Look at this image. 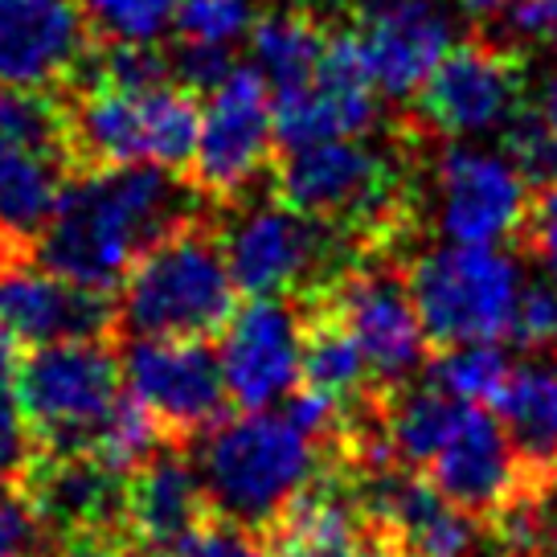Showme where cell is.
<instances>
[{"label": "cell", "instance_id": "obj_3", "mask_svg": "<svg viewBox=\"0 0 557 557\" xmlns=\"http://www.w3.org/2000/svg\"><path fill=\"white\" fill-rule=\"evenodd\" d=\"M238 308L222 234L206 222H181L152 243L120 283L115 324L136 336H197L209 341Z\"/></svg>", "mask_w": 557, "mask_h": 557}, {"label": "cell", "instance_id": "obj_19", "mask_svg": "<svg viewBox=\"0 0 557 557\" xmlns=\"http://www.w3.org/2000/svg\"><path fill=\"white\" fill-rule=\"evenodd\" d=\"M53 541L78 533H123L127 471L87 451H34L13 484Z\"/></svg>", "mask_w": 557, "mask_h": 557}, {"label": "cell", "instance_id": "obj_8", "mask_svg": "<svg viewBox=\"0 0 557 557\" xmlns=\"http://www.w3.org/2000/svg\"><path fill=\"white\" fill-rule=\"evenodd\" d=\"M406 287L426 341L447 348L468 341H505L524 283L505 246L443 243L418 255Z\"/></svg>", "mask_w": 557, "mask_h": 557}, {"label": "cell", "instance_id": "obj_25", "mask_svg": "<svg viewBox=\"0 0 557 557\" xmlns=\"http://www.w3.org/2000/svg\"><path fill=\"white\" fill-rule=\"evenodd\" d=\"M66 164V157L0 136V226L13 230L29 250L62 197Z\"/></svg>", "mask_w": 557, "mask_h": 557}, {"label": "cell", "instance_id": "obj_39", "mask_svg": "<svg viewBox=\"0 0 557 557\" xmlns=\"http://www.w3.org/2000/svg\"><path fill=\"white\" fill-rule=\"evenodd\" d=\"M500 13L517 41H557V0H508Z\"/></svg>", "mask_w": 557, "mask_h": 557}, {"label": "cell", "instance_id": "obj_43", "mask_svg": "<svg viewBox=\"0 0 557 557\" xmlns=\"http://www.w3.org/2000/svg\"><path fill=\"white\" fill-rule=\"evenodd\" d=\"M13 373H17V341L0 329V394L13 389Z\"/></svg>", "mask_w": 557, "mask_h": 557}, {"label": "cell", "instance_id": "obj_14", "mask_svg": "<svg viewBox=\"0 0 557 557\" xmlns=\"http://www.w3.org/2000/svg\"><path fill=\"white\" fill-rule=\"evenodd\" d=\"M524 99V66L517 53L459 41L438 58L418 87V120L447 139H475L505 127Z\"/></svg>", "mask_w": 557, "mask_h": 557}, {"label": "cell", "instance_id": "obj_40", "mask_svg": "<svg viewBox=\"0 0 557 557\" xmlns=\"http://www.w3.org/2000/svg\"><path fill=\"white\" fill-rule=\"evenodd\" d=\"M53 557H148L127 533H78L53 545Z\"/></svg>", "mask_w": 557, "mask_h": 557}, {"label": "cell", "instance_id": "obj_24", "mask_svg": "<svg viewBox=\"0 0 557 557\" xmlns=\"http://www.w3.org/2000/svg\"><path fill=\"white\" fill-rule=\"evenodd\" d=\"M299 304H304V373H299V385L332 398L341 410H352L361 401L377 398L382 389L369 377L366 352L357 348L345 324L315 299H299Z\"/></svg>", "mask_w": 557, "mask_h": 557}, {"label": "cell", "instance_id": "obj_42", "mask_svg": "<svg viewBox=\"0 0 557 557\" xmlns=\"http://www.w3.org/2000/svg\"><path fill=\"white\" fill-rule=\"evenodd\" d=\"M533 115H537V120L557 136V66L541 78L537 95H533Z\"/></svg>", "mask_w": 557, "mask_h": 557}, {"label": "cell", "instance_id": "obj_36", "mask_svg": "<svg viewBox=\"0 0 557 557\" xmlns=\"http://www.w3.org/2000/svg\"><path fill=\"white\" fill-rule=\"evenodd\" d=\"M50 533L13 484H0V557H46Z\"/></svg>", "mask_w": 557, "mask_h": 557}, {"label": "cell", "instance_id": "obj_4", "mask_svg": "<svg viewBox=\"0 0 557 557\" xmlns=\"http://www.w3.org/2000/svg\"><path fill=\"white\" fill-rule=\"evenodd\" d=\"M329 447L296 426L287 414L243 410L238 418H218L201 431L197 471L206 480L209 505L243 524H262L324 468Z\"/></svg>", "mask_w": 557, "mask_h": 557}, {"label": "cell", "instance_id": "obj_11", "mask_svg": "<svg viewBox=\"0 0 557 557\" xmlns=\"http://www.w3.org/2000/svg\"><path fill=\"white\" fill-rule=\"evenodd\" d=\"M197 144H193V185L213 201H238L267 173L275 148L271 87L259 70L234 66L206 90Z\"/></svg>", "mask_w": 557, "mask_h": 557}, {"label": "cell", "instance_id": "obj_46", "mask_svg": "<svg viewBox=\"0 0 557 557\" xmlns=\"http://www.w3.org/2000/svg\"><path fill=\"white\" fill-rule=\"evenodd\" d=\"M352 557H406V554H398L394 545H385V541H377V537H366L361 545H357V554Z\"/></svg>", "mask_w": 557, "mask_h": 557}, {"label": "cell", "instance_id": "obj_45", "mask_svg": "<svg viewBox=\"0 0 557 557\" xmlns=\"http://www.w3.org/2000/svg\"><path fill=\"white\" fill-rule=\"evenodd\" d=\"M533 557H557V512H545V524H541V541Z\"/></svg>", "mask_w": 557, "mask_h": 557}, {"label": "cell", "instance_id": "obj_13", "mask_svg": "<svg viewBox=\"0 0 557 557\" xmlns=\"http://www.w3.org/2000/svg\"><path fill=\"white\" fill-rule=\"evenodd\" d=\"M132 398L173 443L209 431L226 414V377L218 352L197 336H136L120 357Z\"/></svg>", "mask_w": 557, "mask_h": 557}, {"label": "cell", "instance_id": "obj_10", "mask_svg": "<svg viewBox=\"0 0 557 557\" xmlns=\"http://www.w3.org/2000/svg\"><path fill=\"white\" fill-rule=\"evenodd\" d=\"M529 176L505 157L468 139L438 148L431 164V218L447 243L505 246L529 222Z\"/></svg>", "mask_w": 557, "mask_h": 557}, {"label": "cell", "instance_id": "obj_28", "mask_svg": "<svg viewBox=\"0 0 557 557\" xmlns=\"http://www.w3.org/2000/svg\"><path fill=\"white\" fill-rule=\"evenodd\" d=\"M508 357L496 341H468V345H447L431 366L438 389L451 398H463L471 406H496L508 385Z\"/></svg>", "mask_w": 557, "mask_h": 557}, {"label": "cell", "instance_id": "obj_26", "mask_svg": "<svg viewBox=\"0 0 557 557\" xmlns=\"http://www.w3.org/2000/svg\"><path fill=\"white\" fill-rule=\"evenodd\" d=\"M496 410L524 463L557 475V361L512 369Z\"/></svg>", "mask_w": 557, "mask_h": 557}, {"label": "cell", "instance_id": "obj_9", "mask_svg": "<svg viewBox=\"0 0 557 557\" xmlns=\"http://www.w3.org/2000/svg\"><path fill=\"white\" fill-rule=\"evenodd\" d=\"M312 299L324 304L348 329V336L366 352L369 377L382 394L406 385L422 369L431 341L422 332V320L398 267L361 255L329 292Z\"/></svg>", "mask_w": 557, "mask_h": 557}, {"label": "cell", "instance_id": "obj_23", "mask_svg": "<svg viewBox=\"0 0 557 557\" xmlns=\"http://www.w3.org/2000/svg\"><path fill=\"white\" fill-rule=\"evenodd\" d=\"M213 512L206 480L197 463L181 455V443L160 447L148 463L127 471V500H123V533L148 557H160L169 545L201 524Z\"/></svg>", "mask_w": 557, "mask_h": 557}, {"label": "cell", "instance_id": "obj_29", "mask_svg": "<svg viewBox=\"0 0 557 557\" xmlns=\"http://www.w3.org/2000/svg\"><path fill=\"white\" fill-rule=\"evenodd\" d=\"M173 438L164 435V426H160L157 418L148 414L136 398H120L107 418L99 422V431L90 438L87 455L95 459H103L107 468L115 471H136L139 463H148L160 447H169Z\"/></svg>", "mask_w": 557, "mask_h": 557}, {"label": "cell", "instance_id": "obj_16", "mask_svg": "<svg viewBox=\"0 0 557 557\" xmlns=\"http://www.w3.org/2000/svg\"><path fill=\"white\" fill-rule=\"evenodd\" d=\"M271 123L283 148H304L336 136H369L377 123V87L361 62L357 37H329L324 58L308 78L271 90Z\"/></svg>", "mask_w": 557, "mask_h": 557}, {"label": "cell", "instance_id": "obj_22", "mask_svg": "<svg viewBox=\"0 0 557 557\" xmlns=\"http://www.w3.org/2000/svg\"><path fill=\"white\" fill-rule=\"evenodd\" d=\"M271 557H352L369 537L357 484L345 468H320L259 529Z\"/></svg>", "mask_w": 557, "mask_h": 557}, {"label": "cell", "instance_id": "obj_7", "mask_svg": "<svg viewBox=\"0 0 557 557\" xmlns=\"http://www.w3.org/2000/svg\"><path fill=\"white\" fill-rule=\"evenodd\" d=\"M120 352L111 336L34 345L17 361L13 401L34 451H87L120 401Z\"/></svg>", "mask_w": 557, "mask_h": 557}, {"label": "cell", "instance_id": "obj_34", "mask_svg": "<svg viewBox=\"0 0 557 557\" xmlns=\"http://www.w3.org/2000/svg\"><path fill=\"white\" fill-rule=\"evenodd\" d=\"M508 341L529 352H549L557 348V287L549 278L524 283L517 308H512V324H508Z\"/></svg>", "mask_w": 557, "mask_h": 557}, {"label": "cell", "instance_id": "obj_27", "mask_svg": "<svg viewBox=\"0 0 557 557\" xmlns=\"http://www.w3.org/2000/svg\"><path fill=\"white\" fill-rule=\"evenodd\" d=\"M250 58H255V70L267 78V87H292L299 78H308L320 58H324V46H329V34L324 25L299 9H278V13H267V17H255L250 25Z\"/></svg>", "mask_w": 557, "mask_h": 557}, {"label": "cell", "instance_id": "obj_44", "mask_svg": "<svg viewBox=\"0 0 557 557\" xmlns=\"http://www.w3.org/2000/svg\"><path fill=\"white\" fill-rule=\"evenodd\" d=\"M17 259H29V246L21 243L13 230L0 226V271H4V267H13Z\"/></svg>", "mask_w": 557, "mask_h": 557}, {"label": "cell", "instance_id": "obj_12", "mask_svg": "<svg viewBox=\"0 0 557 557\" xmlns=\"http://www.w3.org/2000/svg\"><path fill=\"white\" fill-rule=\"evenodd\" d=\"M369 537L406 557H500L487 521L451 505L426 475L385 468L352 480Z\"/></svg>", "mask_w": 557, "mask_h": 557}, {"label": "cell", "instance_id": "obj_35", "mask_svg": "<svg viewBox=\"0 0 557 557\" xmlns=\"http://www.w3.org/2000/svg\"><path fill=\"white\" fill-rule=\"evenodd\" d=\"M505 157L529 176V185H545L557 176V136L533 111H517L505 123Z\"/></svg>", "mask_w": 557, "mask_h": 557}, {"label": "cell", "instance_id": "obj_6", "mask_svg": "<svg viewBox=\"0 0 557 557\" xmlns=\"http://www.w3.org/2000/svg\"><path fill=\"white\" fill-rule=\"evenodd\" d=\"M222 250L243 296L312 299L369 255L345 230L315 222L283 201L238 209L222 230Z\"/></svg>", "mask_w": 557, "mask_h": 557}, {"label": "cell", "instance_id": "obj_18", "mask_svg": "<svg viewBox=\"0 0 557 557\" xmlns=\"http://www.w3.org/2000/svg\"><path fill=\"white\" fill-rule=\"evenodd\" d=\"M352 37L373 87L410 99L455 46V21L438 0H361Z\"/></svg>", "mask_w": 557, "mask_h": 557}, {"label": "cell", "instance_id": "obj_20", "mask_svg": "<svg viewBox=\"0 0 557 557\" xmlns=\"http://www.w3.org/2000/svg\"><path fill=\"white\" fill-rule=\"evenodd\" d=\"M0 329L17 345H50V341H90L115 336V299L83 283L46 271L41 262L17 259L0 271Z\"/></svg>", "mask_w": 557, "mask_h": 557}, {"label": "cell", "instance_id": "obj_31", "mask_svg": "<svg viewBox=\"0 0 557 557\" xmlns=\"http://www.w3.org/2000/svg\"><path fill=\"white\" fill-rule=\"evenodd\" d=\"M83 17L111 46H157L173 29L176 0H78Z\"/></svg>", "mask_w": 557, "mask_h": 557}, {"label": "cell", "instance_id": "obj_30", "mask_svg": "<svg viewBox=\"0 0 557 557\" xmlns=\"http://www.w3.org/2000/svg\"><path fill=\"white\" fill-rule=\"evenodd\" d=\"M0 136L70 157V115L66 103H58L37 87H0Z\"/></svg>", "mask_w": 557, "mask_h": 557}, {"label": "cell", "instance_id": "obj_21", "mask_svg": "<svg viewBox=\"0 0 557 557\" xmlns=\"http://www.w3.org/2000/svg\"><path fill=\"white\" fill-rule=\"evenodd\" d=\"M83 58L87 17L78 0H0V87L46 90Z\"/></svg>", "mask_w": 557, "mask_h": 557}, {"label": "cell", "instance_id": "obj_47", "mask_svg": "<svg viewBox=\"0 0 557 557\" xmlns=\"http://www.w3.org/2000/svg\"><path fill=\"white\" fill-rule=\"evenodd\" d=\"M459 4H463L468 13H475V17H496L508 0H459Z\"/></svg>", "mask_w": 557, "mask_h": 557}, {"label": "cell", "instance_id": "obj_38", "mask_svg": "<svg viewBox=\"0 0 557 557\" xmlns=\"http://www.w3.org/2000/svg\"><path fill=\"white\" fill-rule=\"evenodd\" d=\"M29 455H34V438L21 422L17 401L9 394H0V484H17Z\"/></svg>", "mask_w": 557, "mask_h": 557}, {"label": "cell", "instance_id": "obj_32", "mask_svg": "<svg viewBox=\"0 0 557 557\" xmlns=\"http://www.w3.org/2000/svg\"><path fill=\"white\" fill-rule=\"evenodd\" d=\"M255 0H176L173 25L181 41L234 50L255 25Z\"/></svg>", "mask_w": 557, "mask_h": 557}, {"label": "cell", "instance_id": "obj_15", "mask_svg": "<svg viewBox=\"0 0 557 557\" xmlns=\"http://www.w3.org/2000/svg\"><path fill=\"white\" fill-rule=\"evenodd\" d=\"M218 361L238 410H267L283 401L304 373V304L250 296L226 320Z\"/></svg>", "mask_w": 557, "mask_h": 557}, {"label": "cell", "instance_id": "obj_37", "mask_svg": "<svg viewBox=\"0 0 557 557\" xmlns=\"http://www.w3.org/2000/svg\"><path fill=\"white\" fill-rule=\"evenodd\" d=\"M173 78L181 87H189L193 95H206L209 87H218L234 70V58L222 46H201V41H181V50L173 53Z\"/></svg>", "mask_w": 557, "mask_h": 557}, {"label": "cell", "instance_id": "obj_2", "mask_svg": "<svg viewBox=\"0 0 557 557\" xmlns=\"http://www.w3.org/2000/svg\"><path fill=\"white\" fill-rule=\"evenodd\" d=\"M275 197L315 222L345 230L369 255H382L406 226L410 176L382 144H369L366 136H336L287 148L275 173Z\"/></svg>", "mask_w": 557, "mask_h": 557}, {"label": "cell", "instance_id": "obj_5", "mask_svg": "<svg viewBox=\"0 0 557 557\" xmlns=\"http://www.w3.org/2000/svg\"><path fill=\"white\" fill-rule=\"evenodd\" d=\"M70 115V157L83 164H160L181 169L193 157L201 107L173 74L148 83L83 78Z\"/></svg>", "mask_w": 557, "mask_h": 557}, {"label": "cell", "instance_id": "obj_33", "mask_svg": "<svg viewBox=\"0 0 557 557\" xmlns=\"http://www.w3.org/2000/svg\"><path fill=\"white\" fill-rule=\"evenodd\" d=\"M160 557H271L267 541L255 524H243L226 512H209L201 524H193L185 537L169 545Z\"/></svg>", "mask_w": 557, "mask_h": 557}, {"label": "cell", "instance_id": "obj_49", "mask_svg": "<svg viewBox=\"0 0 557 557\" xmlns=\"http://www.w3.org/2000/svg\"><path fill=\"white\" fill-rule=\"evenodd\" d=\"M287 4H299V0H287Z\"/></svg>", "mask_w": 557, "mask_h": 557}, {"label": "cell", "instance_id": "obj_17", "mask_svg": "<svg viewBox=\"0 0 557 557\" xmlns=\"http://www.w3.org/2000/svg\"><path fill=\"white\" fill-rule=\"evenodd\" d=\"M422 471L451 505L480 521H492L496 512H505L524 487L557 484V475H541L524 463L508 438L505 422L487 406H468L463 422L431 455V463Z\"/></svg>", "mask_w": 557, "mask_h": 557}, {"label": "cell", "instance_id": "obj_1", "mask_svg": "<svg viewBox=\"0 0 557 557\" xmlns=\"http://www.w3.org/2000/svg\"><path fill=\"white\" fill-rule=\"evenodd\" d=\"M201 189L160 164H90L62 185L37 234V262L95 292L120 287L132 262L169 230L197 218Z\"/></svg>", "mask_w": 557, "mask_h": 557}, {"label": "cell", "instance_id": "obj_48", "mask_svg": "<svg viewBox=\"0 0 557 557\" xmlns=\"http://www.w3.org/2000/svg\"><path fill=\"white\" fill-rule=\"evenodd\" d=\"M541 262H545V278L557 287V255H541Z\"/></svg>", "mask_w": 557, "mask_h": 557}, {"label": "cell", "instance_id": "obj_41", "mask_svg": "<svg viewBox=\"0 0 557 557\" xmlns=\"http://www.w3.org/2000/svg\"><path fill=\"white\" fill-rule=\"evenodd\" d=\"M524 230L537 246V255H557V176L545 181V193L537 197V206L529 209Z\"/></svg>", "mask_w": 557, "mask_h": 557}]
</instances>
